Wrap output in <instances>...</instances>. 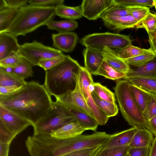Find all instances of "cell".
<instances>
[{"instance_id":"27","label":"cell","mask_w":156,"mask_h":156,"mask_svg":"<svg viewBox=\"0 0 156 156\" xmlns=\"http://www.w3.org/2000/svg\"><path fill=\"white\" fill-rule=\"evenodd\" d=\"M22 58L20 63L16 67L9 69H10L9 71L19 78L25 80V79L32 77L34 76L33 66L27 60Z\"/></svg>"},{"instance_id":"49","label":"cell","mask_w":156,"mask_h":156,"mask_svg":"<svg viewBox=\"0 0 156 156\" xmlns=\"http://www.w3.org/2000/svg\"><path fill=\"white\" fill-rule=\"evenodd\" d=\"M147 129L156 136V116L147 121Z\"/></svg>"},{"instance_id":"51","label":"cell","mask_w":156,"mask_h":156,"mask_svg":"<svg viewBox=\"0 0 156 156\" xmlns=\"http://www.w3.org/2000/svg\"><path fill=\"white\" fill-rule=\"evenodd\" d=\"M149 156H156V136L154 138L150 147Z\"/></svg>"},{"instance_id":"22","label":"cell","mask_w":156,"mask_h":156,"mask_svg":"<svg viewBox=\"0 0 156 156\" xmlns=\"http://www.w3.org/2000/svg\"><path fill=\"white\" fill-rule=\"evenodd\" d=\"M55 15L61 18L75 20L83 16L81 6L71 7L62 4L55 8Z\"/></svg>"},{"instance_id":"23","label":"cell","mask_w":156,"mask_h":156,"mask_svg":"<svg viewBox=\"0 0 156 156\" xmlns=\"http://www.w3.org/2000/svg\"><path fill=\"white\" fill-rule=\"evenodd\" d=\"M6 69L0 67V86L22 87L27 83Z\"/></svg>"},{"instance_id":"54","label":"cell","mask_w":156,"mask_h":156,"mask_svg":"<svg viewBox=\"0 0 156 156\" xmlns=\"http://www.w3.org/2000/svg\"><path fill=\"white\" fill-rule=\"evenodd\" d=\"M155 16H156V13L155 14Z\"/></svg>"},{"instance_id":"35","label":"cell","mask_w":156,"mask_h":156,"mask_svg":"<svg viewBox=\"0 0 156 156\" xmlns=\"http://www.w3.org/2000/svg\"><path fill=\"white\" fill-rule=\"evenodd\" d=\"M144 49L141 48L131 44L117 52L118 56L124 60L131 58L144 53Z\"/></svg>"},{"instance_id":"30","label":"cell","mask_w":156,"mask_h":156,"mask_svg":"<svg viewBox=\"0 0 156 156\" xmlns=\"http://www.w3.org/2000/svg\"><path fill=\"white\" fill-rule=\"evenodd\" d=\"M91 94L97 106L108 118L114 116L117 114L119 109L116 104L103 100L93 92H91Z\"/></svg>"},{"instance_id":"40","label":"cell","mask_w":156,"mask_h":156,"mask_svg":"<svg viewBox=\"0 0 156 156\" xmlns=\"http://www.w3.org/2000/svg\"><path fill=\"white\" fill-rule=\"evenodd\" d=\"M16 135L0 121V143L10 144Z\"/></svg>"},{"instance_id":"38","label":"cell","mask_w":156,"mask_h":156,"mask_svg":"<svg viewBox=\"0 0 156 156\" xmlns=\"http://www.w3.org/2000/svg\"><path fill=\"white\" fill-rule=\"evenodd\" d=\"M22 58L17 54H12L0 61V67L6 69L15 68L20 63Z\"/></svg>"},{"instance_id":"28","label":"cell","mask_w":156,"mask_h":156,"mask_svg":"<svg viewBox=\"0 0 156 156\" xmlns=\"http://www.w3.org/2000/svg\"><path fill=\"white\" fill-rule=\"evenodd\" d=\"M144 7H125L120 6H111L104 11L100 15L99 18L102 19L109 16H123L130 15L132 11Z\"/></svg>"},{"instance_id":"24","label":"cell","mask_w":156,"mask_h":156,"mask_svg":"<svg viewBox=\"0 0 156 156\" xmlns=\"http://www.w3.org/2000/svg\"><path fill=\"white\" fill-rule=\"evenodd\" d=\"M46 26L48 29L56 30L58 33H63L74 30L78 27V23L73 20L55 21L53 20L48 22Z\"/></svg>"},{"instance_id":"48","label":"cell","mask_w":156,"mask_h":156,"mask_svg":"<svg viewBox=\"0 0 156 156\" xmlns=\"http://www.w3.org/2000/svg\"><path fill=\"white\" fill-rule=\"evenodd\" d=\"M23 87L0 86V95H7L12 94L19 90Z\"/></svg>"},{"instance_id":"17","label":"cell","mask_w":156,"mask_h":156,"mask_svg":"<svg viewBox=\"0 0 156 156\" xmlns=\"http://www.w3.org/2000/svg\"><path fill=\"white\" fill-rule=\"evenodd\" d=\"M83 54L85 67L91 74L95 75L104 61L101 52L91 48H86L83 51Z\"/></svg>"},{"instance_id":"31","label":"cell","mask_w":156,"mask_h":156,"mask_svg":"<svg viewBox=\"0 0 156 156\" xmlns=\"http://www.w3.org/2000/svg\"><path fill=\"white\" fill-rule=\"evenodd\" d=\"M91 92L100 99L112 104H116L115 94L100 83H94L90 85Z\"/></svg>"},{"instance_id":"55","label":"cell","mask_w":156,"mask_h":156,"mask_svg":"<svg viewBox=\"0 0 156 156\" xmlns=\"http://www.w3.org/2000/svg\"><path fill=\"white\" fill-rule=\"evenodd\" d=\"M94 155H93V156H94Z\"/></svg>"},{"instance_id":"26","label":"cell","mask_w":156,"mask_h":156,"mask_svg":"<svg viewBox=\"0 0 156 156\" xmlns=\"http://www.w3.org/2000/svg\"><path fill=\"white\" fill-rule=\"evenodd\" d=\"M130 88L135 102L144 113L147 107L150 94L131 83Z\"/></svg>"},{"instance_id":"44","label":"cell","mask_w":156,"mask_h":156,"mask_svg":"<svg viewBox=\"0 0 156 156\" xmlns=\"http://www.w3.org/2000/svg\"><path fill=\"white\" fill-rule=\"evenodd\" d=\"M100 147L74 151L63 156H92L95 154Z\"/></svg>"},{"instance_id":"43","label":"cell","mask_w":156,"mask_h":156,"mask_svg":"<svg viewBox=\"0 0 156 156\" xmlns=\"http://www.w3.org/2000/svg\"><path fill=\"white\" fill-rule=\"evenodd\" d=\"M149 8L144 7L134 10L131 12L130 15L137 21L139 25L145 17L150 12Z\"/></svg>"},{"instance_id":"47","label":"cell","mask_w":156,"mask_h":156,"mask_svg":"<svg viewBox=\"0 0 156 156\" xmlns=\"http://www.w3.org/2000/svg\"><path fill=\"white\" fill-rule=\"evenodd\" d=\"M147 33L150 46L149 49L156 55V28L154 31L148 32Z\"/></svg>"},{"instance_id":"50","label":"cell","mask_w":156,"mask_h":156,"mask_svg":"<svg viewBox=\"0 0 156 156\" xmlns=\"http://www.w3.org/2000/svg\"><path fill=\"white\" fill-rule=\"evenodd\" d=\"M10 144L0 143V156H8Z\"/></svg>"},{"instance_id":"20","label":"cell","mask_w":156,"mask_h":156,"mask_svg":"<svg viewBox=\"0 0 156 156\" xmlns=\"http://www.w3.org/2000/svg\"><path fill=\"white\" fill-rule=\"evenodd\" d=\"M85 131L75 120L57 129L51 135L58 138L68 139L82 134Z\"/></svg>"},{"instance_id":"32","label":"cell","mask_w":156,"mask_h":156,"mask_svg":"<svg viewBox=\"0 0 156 156\" xmlns=\"http://www.w3.org/2000/svg\"><path fill=\"white\" fill-rule=\"evenodd\" d=\"M125 73L118 72L109 66L104 60L95 75H100L113 80L123 79Z\"/></svg>"},{"instance_id":"9","label":"cell","mask_w":156,"mask_h":156,"mask_svg":"<svg viewBox=\"0 0 156 156\" xmlns=\"http://www.w3.org/2000/svg\"><path fill=\"white\" fill-rule=\"evenodd\" d=\"M0 121L17 135L32 126L29 121L15 112L0 105Z\"/></svg>"},{"instance_id":"37","label":"cell","mask_w":156,"mask_h":156,"mask_svg":"<svg viewBox=\"0 0 156 156\" xmlns=\"http://www.w3.org/2000/svg\"><path fill=\"white\" fill-rule=\"evenodd\" d=\"M145 29L147 33L154 31L156 28V16L155 14L149 12L141 23L135 27Z\"/></svg>"},{"instance_id":"33","label":"cell","mask_w":156,"mask_h":156,"mask_svg":"<svg viewBox=\"0 0 156 156\" xmlns=\"http://www.w3.org/2000/svg\"><path fill=\"white\" fill-rule=\"evenodd\" d=\"M144 53L135 57L125 59L130 66L136 67L141 66L154 58L156 55L149 48L144 49Z\"/></svg>"},{"instance_id":"8","label":"cell","mask_w":156,"mask_h":156,"mask_svg":"<svg viewBox=\"0 0 156 156\" xmlns=\"http://www.w3.org/2000/svg\"><path fill=\"white\" fill-rule=\"evenodd\" d=\"M17 54L27 60L33 66H38L39 62L41 60L64 55L60 50L36 41L20 45Z\"/></svg>"},{"instance_id":"11","label":"cell","mask_w":156,"mask_h":156,"mask_svg":"<svg viewBox=\"0 0 156 156\" xmlns=\"http://www.w3.org/2000/svg\"><path fill=\"white\" fill-rule=\"evenodd\" d=\"M113 5V0H83L81 6L83 16L88 20H95L101 14Z\"/></svg>"},{"instance_id":"21","label":"cell","mask_w":156,"mask_h":156,"mask_svg":"<svg viewBox=\"0 0 156 156\" xmlns=\"http://www.w3.org/2000/svg\"><path fill=\"white\" fill-rule=\"evenodd\" d=\"M154 138L147 129H137L129 146L131 148L149 147Z\"/></svg>"},{"instance_id":"53","label":"cell","mask_w":156,"mask_h":156,"mask_svg":"<svg viewBox=\"0 0 156 156\" xmlns=\"http://www.w3.org/2000/svg\"><path fill=\"white\" fill-rule=\"evenodd\" d=\"M125 156H130L129 155L128 153V152Z\"/></svg>"},{"instance_id":"18","label":"cell","mask_w":156,"mask_h":156,"mask_svg":"<svg viewBox=\"0 0 156 156\" xmlns=\"http://www.w3.org/2000/svg\"><path fill=\"white\" fill-rule=\"evenodd\" d=\"M135 77L156 78V56L144 65L131 69L125 73L123 79L127 80Z\"/></svg>"},{"instance_id":"1","label":"cell","mask_w":156,"mask_h":156,"mask_svg":"<svg viewBox=\"0 0 156 156\" xmlns=\"http://www.w3.org/2000/svg\"><path fill=\"white\" fill-rule=\"evenodd\" d=\"M53 102L44 85L34 81L12 94L0 95V105L26 119L32 126L47 113Z\"/></svg>"},{"instance_id":"52","label":"cell","mask_w":156,"mask_h":156,"mask_svg":"<svg viewBox=\"0 0 156 156\" xmlns=\"http://www.w3.org/2000/svg\"><path fill=\"white\" fill-rule=\"evenodd\" d=\"M153 2L154 3V6L156 10V0H153Z\"/></svg>"},{"instance_id":"2","label":"cell","mask_w":156,"mask_h":156,"mask_svg":"<svg viewBox=\"0 0 156 156\" xmlns=\"http://www.w3.org/2000/svg\"><path fill=\"white\" fill-rule=\"evenodd\" d=\"M81 66L69 55L55 66L45 71L44 86L51 96L59 97L75 88Z\"/></svg>"},{"instance_id":"6","label":"cell","mask_w":156,"mask_h":156,"mask_svg":"<svg viewBox=\"0 0 156 156\" xmlns=\"http://www.w3.org/2000/svg\"><path fill=\"white\" fill-rule=\"evenodd\" d=\"M129 35L106 32L93 33L82 38L80 43L86 48L101 52L105 47L117 52L132 44Z\"/></svg>"},{"instance_id":"5","label":"cell","mask_w":156,"mask_h":156,"mask_svg":"<svg viewBox=\"0 0 156 156\" xmlns=\"http://www.w3.org/2000/svg\"><path fill=\"white\" fill-rule=\"evenodd\" d=\"M75 120L63 104L55 101L47 113L32 126L33 135H51L57 129Z\"/></svg>"},{"instance_id":"19","label":"cell","mask_w":156,"mask_h":156,"mask_svg":"<svg viewBox=\"0 0 156 156\" xmlns=\"http://www.w3.org/2000/svg\"><path fill=\"white\" fill-rule=\"evenodd\" d=\"M64 105L69 114L75 119L82 128L85 130L96 131L99 124L94 118L83 112Z\"/></svg>"},{"instance_id":"12","label":"cell","mask_w":156,"mask_h":156,"mask_svg":"<svg viewBox=\"0 0 156 156\" xmlns=\"http://www.w3.org/2000/svg\"><path fill=\"white\" fill-rule=\"evenodd\" d=\"M51 37L55 48L65 52L72 51L78 40L77 34L73 32L53 34Z\"/></svg>"},{"instance_id":"10","label":"cell","mask_w":156,"mask_h":156,"mask_svg":"<svg viewBox=\"0 0 156 156\" xmlns=\"http://www.w3.org/2000/svg\"><path fill=\"white\" fill-rule=\"evenodd\" d=\"M55 98L56 101L64 105L83 112L94 119L92 112L76 86L73 90Z\"/></svg>"},{"instance_id":"36","label":"cell","mask_w":156,"mask_h":156,"mask_svg":"<svg viewBox=\"0 0 156 156\" xmlns=\"http://www.w3.org/2000/svg\"><path fill=\"white\" fill-rule=\"evenodd\" d=\"M129 148V146H125L97 151L94 156H125Z\"/></svg>"},{"instance_id":"25","label":"cell","mask_w":156,"mask_h":156,"mask_svg":"<svg viewBox=\"0 0 156 156\" xmlns=\"http://www.w3.org/2000/svg\"><path fill=\"white\" fill-rule=\"evenodd\" d=\"M19 9L7 7L0 10V33L7 32Z\"/></svg>"},{"instance_id":"34","label":"cell","mask_w":156,"mask_h":156,"mask_svg":"<svg viewBox=\"0 0 156 156\" xmlns=\"http://www.w3.org/2000/svg\"><path fill=\"white\" fill-rule=\"evenodd\" d=\"M113 5L125 7L154 6L153 0H113Z\"/></svg>"},{"instance_id":"45","label":"cell","mask_w":156,"mask_h":156,"mask_svg":"<svg viewBox=\"0 0 156 156\" xmlns=\"http://www.w3.org/2000/svg\"><path fill=\"white\" fill-rule=\"evenodd\" d=\"M150 147L131 148L129 147L128 153L130 156H149Z\"/></svg>"},{"instance_id":"15","label":"cell","mask_w":156,"mask_h":156,"mask_svg":"<svg viewBox=\"0 0 156 156\" xmlns=\"http://www.w3.org/2000/svg\"><path fill=\"white\" fill-rule=\"evenodd\" d=\"M102 20L108 28L118 31L135 27L138 24L137 21L131 15L123 16H109Z\"/></svg>"},{"instance_id":"16","label":"cell","mask_w":156,"mask_h":156,"mask_svg":"<svg viewBox=\"0 0 156 156\" xmlns=\"http://www.w3.org/2000/svg\"><path fill=\"white\" fill-rule=\"evenodd\" d=\"M101 52L104 61L116 71L126 73L131 70L130 66L125 60L118 56L117 52L105 47Z\"/></svg>"},{"instance_id":"39","label":"cell","mask_w":156,"mask_h":156,"mask_svg":"<svg viewBox=\"0 0 156 156\" xmlns=\"http://www.w3.org/2000/svg\"><path fill=\"white\" fill-rule=\"evenodd\" d=\"M150 94L147 107L143 113L147 121L156 116V95Z\"/></svg>"},{"instance_id":"13","label":"cell","mask_w":156,"mask_h":156,"mask_svg":"<svg viewBox=\"0 0 156 156\" xmlns=\"http://www.w3.org/2000/svg\"><path fill=\"white\" fill-rule=\"evenodd\" d=\"M137 129L134 127H132L111 135L108 140L99 147L98 151L106 149L129 146Z\"/></svg>"},{"instance_id":"42","label":"cell","mask_w":156,"mask_h":156,"mask_svg":"<svg viewBox=\"0 0 156 156\" xmlns=\"http://www.w3.org/2000/svg\"><path fill=\"white\" fill-rule=\"evenodd\" d=\"M64 0H30L29 4L45 7H54L63 4Z\"/></svg>"},{"instance_id":"7","label":"cell","mask_w":156,"mask_h":156,"mask_svg":"<svg viewBox=\"0 0 156 156\" xmlns=\"http://www.w3.org/2000/svg\"><path fill=\"white\" fill-rule=\"evenodd\" d=\"M94 82L92 74L85 67L81 66L77 76L76 86L92 112L99 125H105L109 118L98 107L93 99L90 85Z\"/></svg>"},{"instance_id":"4","label":"cell","mask_w":156,"mask_h":156,"mask_svg":"<svg viewBox=\"0 0 156 156\" xmlns=\"http://www.w3.org/2000/svg\"><path fill=\"white\" fill-rule=\"evenodd\" d=\"M130 83L126 80L116 81L113 88L120 110L130 126L136 129H147V121L134 100L130 89Z\"/></svg>"},{"instance_id":"3","label":"cell","mask_w":156,"mask_h":156,"mask_svg":"<svg viewBox=\"0 0 156 156\" xmlns=\"http://www.w3.org/2000/svg\"><path fill=\"white\" fill-rule=\"evenodd\" d=\"M55 8L27 4L19 9L7 32L17 37L25 36L40 27L46 25L55 15Z\"/></svg>"},{"instance_id":"14","label":"cell","mask_w":156,"mask_h":156,"mask_svg":"<svg viewBox=\"0 0 156 156\" xmlns=\"http://www.w3.org/2000/svg\"><path fill=\"white\" fill-rule=\"evenodd\" d=\"M20 46L17 37L8 32L0 33V61L12 54H17Z\"/></svg>"},{"instance_id":"29","label":"cell","mask_w":156,"mask_h":156,"mask_svg":"<svg viewBox=\"0 0 156 156\" xmlns=\"http://www.w3.org/2000/svg\"><path fill=\"white\" fill-rule=\"evenodd\" d=\"M127 80L148 93L156 95V78L135 77Z\"/></svg>"},{"instance_id":"46","label":"cell","mask_w":156,"mask_h":156,"mask_svg":"<svg viewBox=\"0 0 156 156\" xmlns=\"http://www.w3.org/2000/svg\"><path fill=\"white\" fill-rule=\"evenodd\" d=\"M8 7L19 9L27 5L29 0H5Z\"/></svg>"},{"instance_id":"41","label":"cell","mask_w":156,"mask_h":156,"mask_svg":"<svg viewBox=\"0 0 156 156\" xmlns=\"http://www.w3.org/2000/svg\"><path fill=\"white\" fill-rule=\"evenodd\" d=\"M65 55L51 58L40 61L38 66L42 68L45 71L49 69L58 65L65 58Z\"/></svg>"}]
</instances>
